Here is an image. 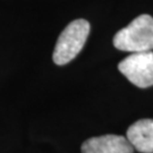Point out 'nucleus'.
<instances>
[{"mask_svg": "<svg viewBox=\"0 0 153 153\" xmlns=\"http://www.w3.org/2000/svg\"><path fill=\"white\" fill-rule=\"evenodd\" d=\"M114 45L131 53L153 50V17L148 14L137 16L116 33Z\"/></svg>", "mask_w": 153, "mask_h": 153, "instance_id": "nucleus-1", "label": "nucleus"}, {"mask_svg": "<svg viewBox=\"0 0 153 153\" xmlns=\"http://www.w3.org/2000/svg\"><path fill=\"white\" fill-rule=\"evenodd\" d=\"M90 28V23L82 18L75 19L66 26L53 50L52 59L56 65H66L81 52L88 40Z\"/></svg>", "mask_w": 153, "mask_h": 153, "instance_id": "nucleus-2", "label": "nucleus"}, {"mask_svg": "<svg viewBox=\"0 0 153 153\" xmlns=\"http://www.w3.org/2000/svg\"><path fill=\"white\" fill-rule=\"evenodd\" d=\"M121 74L135 86L146 88L153 85V52H134L118 64Z\"/></svg>", "mask_w": 153, "mask_h": 153, "instance_id": "nucleus-3", "label": "nucleus"}, {"mask_svg": "<svg viewBox=\"0 0 153 153\" xmlns=\"http://www.w3.org/2000/svg\"><path fill=\"white\" fill-rule=\"evenodd\" d=\"M134 148L124 136L108 134L91 137L82 144V153H133Z\"/></svg>", "mask_w": 153, "mask_h": 153, "instance_id": "nucleus-4", "label": "nucleus"}, {"mask_svg": "<svg viewBox=\"0 0 153 153\" xmlns=\"http://www.w3.org/2000/svg\"><path fill=\"white\" fill-rule=\"evenodd\" d=\"M126 138L134 150L141 153H153V119H140L129 126Z\"/></svg>", "mask_w": 153, "mask_h": 153, "instance_id": "nucleus-5", "label": "nucleus"}]
</instances>
